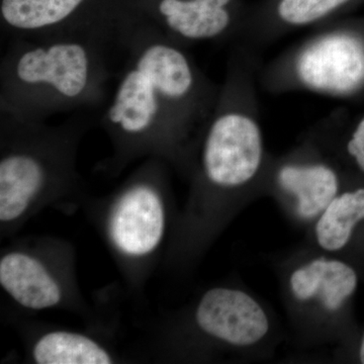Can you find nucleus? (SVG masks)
<instances>
[{"label": "nucleus", "mask_w": 364, "mask_h": 364, "mask_svg": "<svg viewBox=\"0 0 364 364\" xmlns=\"http://www.w3.org/2000/svg\"><path fill=\"white\" fill-rule=\"evenodd\" d=\"M124 60L100 124L112 144L100 165L117 176L139 159L159 158L188 173L196 141L220 86L184 47L139 16L122 41Z\"/></svg>", "instance_id": "f257e3e1"}, {"label": "nucleus", "mask_w": 364, "mask_h": 364, "mask_svg": "<svg viewBox=\"0 0 364 364\" xmlns=\"http://www.w3.org/2000/svg\"><path fill=\"white\" fill-rule=\"evenodd\" d=\"M112 49L95 38H11L0 61V112L47 122L64 112L102 109L114 76Z\"/></svg>", "instance_id": "f03ea898"}, {"label": "nucleus", "mask_w": 364, "mask_h": 364, "mask_svg": "<svg viewBox=\"0 0 364 364\" xmlns=\"http://www.w3.org/2000/svg\"><path fill=\"white\" fill-rule=\"evenodd\" d=\"M262 63L259 50L232 43L217 104L196 141L188 172L196 205L222 202L267 176L258 97Z\"/></svg>", "instance_id": "7ed1b4c3"}, {"label": "nucleus", "mask_w": 364, "mask_h": 364, "mask_svg": "<svg viewBox=\"0 0 364 364\" xmlns=\"http://www.w3.org/2000/svg\"><path fill=\"white\" fill-rule=\"evenodd\" d=\"M87 112L58 124L26 122L0 112V232L11 236L50 205L81 200L79 145Z\"/></svg>", "instance_id": "20e7f679"}, {"label": "nucleus", "mask_w": 364, "mask_h": 364, "mask_svg": "<svg viewBox=\"0 0 364 364\" xmlns=\"http://www.w3.org/2000/svg\"><path fill=\"white\" fill-rule=\"evenodd\" d=\"M168 163L147 158L111 195L95 203V224L124 277L140 287L169 228Z\"/></svg>", "instance_id": "39448f33"}, {"label": "nucleus", "mask_w": 364, "mask_h": 364, "mask_svg": "<svg viewBox=\"0 0 364 364\" xmlns=\"http://www.w3.org/2000/svg\"><path fill=\"white\" fill-rule=\"evenodd\" d=\"M258 85L273 95L356 97L364 90V28L351 23H321L315 32L262 63Z\"/></svg>", "instance_id": "423d86ee"}, {"label": "nucleus", "mask_w": 364, "mask_h": 364, "mask_svg": "<svg viewBox=\"0 0 364 364\" xmlns=\"http://www.w3.org/2000/svg\"><path fill=\"white\" fill-rule=\"evenodd\" d=\"M136 18L131 0H1L2 33L9 38H95L122 47Z\"/></svg>", "instance_id": "0eeeda50"}, {"label": "nucleus", "mask_w": 364, "mask_h": 364, "mask_svg": "<svg viewBox=\"0 0 364 364\" xmlns=\"http://www.w3.org/2000/svg\"><path fill=\"white\" fill-rule=\"evenodd\" d=\"M0 287L14 304L30 312L85 310L73 249L66 242L37 239L6 248L0 256Z\"/></svg>", "instance_id": "6e6552de"}, {"label": "nucleus", "mask_w": 364, "mask_h": 364, "mask_svg": "<svg viewBox=\"0 0 364 364\" xmlns=\"http://www.w3.org/2000/svg\"><path fill=\"white\" fill-rule=\"evenodd\" d=\"M136 14L184 47L234 43L245 18L235 0H131Z\"/></svg>", "instance_id": "1a4fd4ad"}, {"label": "nucleus", "mask_w": 364, "mask_h": 364, "mask_svg": "<svg viewBox=\"0 0 364 364\" xmlns=\"http://www.w3.org/2000/svg\"><path fill=\"white\" fill-rule=\"evenodd\" d=\"M193 321L203 336L233 348L258 344L270 330L263 306L246 291L234 287L208 289L193 309Z\"/></svg>", "instance_id": "9d476101"}, {"label": "nucleus", "mask_w": 364, "mask_h": 364, "mask_svg": "<svg viewBox=\"0 0 364 364\" xmlns=\"http://www.w3.org/2000/svg\"><path fill=\"white\" fill-rule=\"evenodd\" d=\"M265 177L293 200L296 214L306 221L317 219L341 188L338 169L313 145L269 164Z\"/></svg>", "instance_id": "9b49d317"}, {"label": "nucleus", "mask_w": 364, "mask_h": 364, "mask_svg": "<svg viewBox=\"0 0 364 364\" xmlns=\"http://www.w3.org/2000/svg\"><path fill=\"white\" fill-rule=\"evenodd\" d=\"M289 291L299 303L316 304L328 313L345 305L358 287L355 270L331 257H317L299 265L289 279Z\"/></svg>", "instance_id": "f8f14e48"}, {"label": "nucleus", "mask_w": 364, "mask_h": 364, "mask_svg": "<svg viewBox=\"0 0 364 364\" xmlns=\"http://www.w3.org/2000/svg\"><path fill=\"white\" fill-rule=\"evenodd\" d=\"M31 359L37 364H109L114 352L97 339L71 330H48L33 340Z\"/></svg>", "instance_id": "ddd939ff"}, {"label": "nucleus", "mask_w": 364, "mask_h": 364, "mask_svg": "<svg viewBox=\"0 0 364 364\" xmlns=\"http://www.w3.org/2000/svg\"><path fill=\"white\" fill-rule=\"evenodd\" d=\"M364 220V188L339 193L316 219L315 239L326 252L348 244L356 225Z\"/></svg>", "instance_id": "4468645a"}, {"label": "nucleus", "mask_w": 364, "mask_h": 364, "mask_svg": "<svg viewBox=\"0 0 364 364\" xmlns=\"http://www.w3.org/2000/svg\"><path fill=\"white\" fill-rule=\"evenodd\" d=\"M345 152L364 173V116L352 127L344 145Z\"/></svg>", "instance_id": "2eb2a0df"}, {"label": "nucleus", "mask_w": 364, "mask_h": 364, "mask_svg": "<svg viewBox=\"0 0 364 364\" xmlns=\"http://www.w3.org/2000/svg\"><path fill=\"white\" fill-rule=\"evenodd\" d=\"M359 358H360L361 363H364V335L363 341H361L360 349H359Z\"/></svg>", "instance_id": "dca6fc26"}]
</instances>
